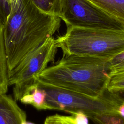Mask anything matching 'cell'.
Segmentation results:
<instances>
[{
  "instance_id": "cell-1",
  "label": "cell",
  "mask_w": 124,
  "mask_h": 124,
  "mask_svg": "<svg viewBox=\"0 0 124 124\" xmlns=\"http://www.w3.org/2000/svg\"><path fill=\"white\" fill-rule=\"evenodd\" d=\"M61 20L42 12L31 0H23L19 8L3 24L8 72L52 36L59 29Z\"/></svg>"
},
{
  "instance_id": "cell-2",
  "label": "cell",
  "mask_w": 124,
  "mask_h": 124,
  "mask_svg": "<svg viewBox=\"0 0 124 124\" xmlns=\"http://www.w3.org/2000/svg\"><path fill=\"white\" fill-rule=\"evenodd\" d=\"M109 74L108 61L68 55L47 67L38 75L37 80L98 97L108 92Z\"/></svg>"
},
{
  "instance_id": "cell-3",
  "label": "cell",
  "mask_w": 124,
  "mask_h": 124,
  "mask_svg": "<svg viewBox=\"0 0 124 124\" xmlns=\"http://www.w3.org/2000/svg\"><path fill=\"white\" fill-rule=\"evenodd\" d=\"M63 56L77 55L108 61L124 50V30L67 27L56 39Z\"/></svg>"
},
{
  "instance_id": "cell-4",
  "label": "cell",
  "mask_w": 124,
  "mask_h": 124,
  "mask_svg": "<svg viewBox=\"0 0 124 124\" xmlns=\"http://www.w3.org/2000/svg\"><path fill=\"white\" fill-rule=\"evenodd\" d=\"M37 86L46 93L43 109L64 111L72 114L82 112L89 119L99 114L118 113L121 102L108 90L102 96L94 97L37 80Z\"/></svg>"
},
{
  "instance_id": "cell-5",
  "label": "cell",
  "mask_w": 124,
  "mask_h": 124,
  "mask_svg": "<svg viewBox=\"0 0 124 124\" xmlns=\"http://www.w3.org/2000/svg\"><path fill=\"white\" fill-rule=\"evenodd\" d=\"M58 48L56 39L51 36L8 72V85H14L16 101L20 100L37 86L38 75L54 60Z\"/></svg>"
},
{
  "instance_id": "cell-6",
  "label": "cell",
  "mask_w": 124,
  "mask_h": 124,
  "mask_svg": "<svg viewBox=\"0 0 124 124\" xmlns=\"http://www.w3.org/2000/svg\"><path fill=\"white\" fill-rule=\"evenodd\" d=\"M59 17L67 27L124 30L121 23L88 0H62Z\"/></svg>"
},
{
  "instance_id": "cell-7",
  "label": "cell",
  "mask_w": 124,
  "mask_h": 124,
  "mask_svg": "<svg viewBox=\"0 0 124 124\" xmlns=\"http://www.w3.org/2000/svg\"><path fill=\"white\" fill-rule=\"evenodd\" d=\"M26 121V112L16 100L6 93H0V124H22Z\"/></svg>"
},
{
  "instance_id": "cell-8",
  "label": "cell",
  "mask_w": 124,
  "mask_h": 124,
  "mask_svg": "<svg viewBox=\"0 0 124 124\" xmlns=\"http://www.w3.org/2000/svg\"><path fill=\"white\" fill-rule=\"evenodd\" d=\"M118 21L124 28V0H88Z\"/></svg>"
},
{
  "instance_id": "cell-9",
  "label": "cell",
  "mask_w": 124,
  "mask_h": 124,
  "mask_svg": "<svg viewBox=\"0 0 124 124\" xmlns=\"http://www.w3.org/2000/svg\"><path fill=\"white\" fill-rule=\"evenodd\" d=\"M8 66L3 33V23L0 18V93L8 90Z\"/></svg>"
},
{
  "instance_id": "cell-10",
  "label": "cell",
  "mask_w": 124,
  "mask_h": 124,
  "mask_svg": "<svg viewBox=\"0 0 124 124\" xmlns=\"http://www.w3.org/2000/svg\"><path fill=\"white\" fill-rule=\"evenodd\" d=\"M46 93L42 88L37 86L31 91L24 95L20 101L25 104L32 105L38 110H43L45 103Z\"/></svg>"
},
{
  "instance_id": "cell-11",
  "label": "cell",
  "mask_w": 124,
  "mask_h": 124,
  "mask_svg": "<svg viewBox=\"0 0 124 124\" xmlns=\"http://www.w3.org/2000/svg\"><path fill=\"white\" fill-rule=\"evenodd\" d=\"M42 12L57 16H60L62 0H31Z\"/></svg>"
},
{
  "instance_id": "cell-12",
  "label": "cell",
  "mask_w": 124,
  "mask_h": 124,
  "mask_svg": "<svg viewBox=\"0 0 124 124\" xmlns=\"http://www.w3.org/2000/svg\"><path fill=\"white\" fill-rule=\"evenodd\" d=\"M96 124H124V119L118 113H106L93 116L91 119Z\"/></svg>"
},
{
  "instance_id": "cell-13",
  "label": "cell",
  "mask_w": 124,
  "mask_h": 124,
  "mask_svg": "<svg viewBox=\"0 0 124 124\" xmlns=\"http://www.w3.org/2000/svg\"><path fill=\"white\" fill-rule=\"evenodd\" d=\"M124 89V69L109 74V77L107 84V90Z\"/></svg>"
},
{
  "instance_id": "cell-14",
  "label": "cell",
  "mask_w": 124,
  "mask_h": 124,
  "mask_svg": "<svg viewBox=\"0 0 124 124\" xmlns=\"http://www.w3.org/2000/svg\"><path fill=\"white\" fill-rule=\"evenodd\" d=\"M110 73L124 69V50L108 61Z\"/></svg>"
},
{
  "instance_id": "cell-15",
  "label": "cell",
  "mask_w": 124,
  "mask_h": 124,
  "mask_svg": "<svg viewBox=\"0 0 124 124\" xmlns=\"http://www.w3.org/2000/svg\"><path fill=\"white\" fill-rule=\"evenodd\" d=\"M44 124H74V123L72 116H63L56 114L47 117Z\"/></svg>"
},
{
  "instance_id": "cell-16",
  "label": "cell",
  "mask_w": 124,
  "mask_h": 124,
  "mask_svg": "<svg viewBox=\"0 0 124 124\" xmlns=\"http://www.w3.org/2000/svg\"><path fill=\"white\" fill-rule=\"evenodd\" d=\"M12 13L9 0H0V18L3 24Z\"/></svg>"
},
{
  "instance_id": "cell-17",
  "label": "cell",
  "mask_w": 124,
  "mask_h": 124,
  "mask_svg": "<svg viewBox=\"0 0 124 124\" xmlns=\"http://www.w3.org/2000/svg\"><path fill=\"white\" fill-rule=\"evenodd\" d=\"M71 116L74 124H89L88 117L82 112L75 113Z\"/></svg>"
},
{
  "instance_id": "cell-18",
  "label": "cell",
  "mask_w": 124,
  "mask_h": 124,
  "mask_svg": "<svg viewBox=\"0 0 124 124\" xmlns=\"http://www.w3.org/2000/svg\"><path fill=\"white\" fill-rule=\"evenodd\" d=\"M108 91L120 102L124 101V89Z\"/></svg>"
},
{
  "instance_id": "cell-19",
  "label": "cell",
  "mask_w": 124,
  "mask_h": 124,
  "mask_svg": "<svg viewBox=\"0 0 124 124\" xmlns=\"http://www.w3.org/2000/svg\"><path fill=\"white\" fill-rule=\"evenodd\" d=\"M9 1L11 7L12 12H14L19 8L23 0H9Z\"/></svg>"
},
{
  "instance_id": "cell-20",
  "label": "cell",
  "mask_w": 124,
  "mask_h": 124,
  "mask_svg": "<svg viewBox=\"0 0 124 124\" xmlns=\"http://www.w3.org/2000/svg\"><path fill=\"white\" fill-rule=\"evenodd\" d=\"M118 113L124 119V101L122 102L117 109Z\"/></svg>"
},
{
  "instance_id": "cell-21",
  "label": "cell",
  "mask_w": 124,
  "mask_h": 124,
  "mask_svg": "<svg viewBox=\"0 0 124 124\" xmlns=\"http://www.w3.org/2000/svg\"><path fill=\"white\" fill-rule=\"evenodd\" d=\"M22 124H34L33 123H31V122H28L27 121L25 122H23Z\"/></svg>"
}]
</instances>
